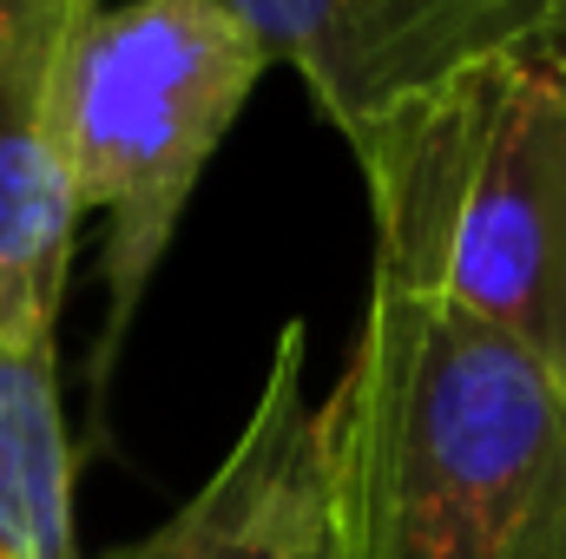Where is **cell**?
<instances>
[{
	"instance_id": "6da1fadb",
	"label": "cell",
	"mask_w": 566,
	"mask_h": 559,
	"mask_svg": "<svg viewBox=\"0 0 566 559\" xmlns=\"http://www.w3.org/2000/svg\"><path fill=\"white\" fill-rule=\"evenodd\" d=\"M343 559H566V382L376 277L336 382Z\"/></svg>"
},
{
	"instance_id": "7a4b0ae2",
	"label": "cell",
	"mask_w": 566,
	"mask_h": 559,
	"mask_svg": "<svg viewBox=\"0 0 566 559\" xmlns=\"http://www.w3.org/2000/svg\"><path fill=\"white\" fill-rule=\"evenodd\" d=\"M554 33L409 93L349 151L376 211V277L501 329L566 382V53Z\"/></svg>"
},
{
	"instance_id": "3957f363",
	"label": "cell",
	"mask_w": 566,
	"mask_h": 559,
	"mask_svg": "<svg viewBox=\"0 0 566 559\" xmlns=\"http://www.w3.org/2000/svg\"><path fill=\"white\" fill-rule=\"evenodd\" d=\"M271 53L224 0H119L86 7L60 60V145L86 211H106V336L93 389L165 264L171 231L211 151L238 126Z\"/></svg>"
},
{
	"instance_id": "277c9868",
	"label": "cell",
	"mask_w": 566,
	"mask_h": 559,
	"mask_svg": "<svg viewBox=\"0 0 566 559\" xmlns=\"http://www.w3.org/2000/svg\"><path fill=\"white\" fill-rule=\"evenodd\" d=\"M343 402H310L303 323H283L258 402L211 481L139 547L113 559H343Z\"/></svg>"
},
{
	"instance_id": "5b68a950",
	"label": "cell",
	"mask_w": 566,
	"mask_h": 559,
	"mask_svg": "<svg viewBox=\"0 0 566 559\" xmlns=\"http://www.w3.org/2000/svg\"><path fill=\"white\" fill-rule=\"evenodd\" d=\"M258 46L296 66L343 139L448 73L560 27V0H224Z\"/></svg>"
},
{
	"instance_id": "8992f818",
	"label": "cell",
	"mask_w": 566,
	"mask_h": 559,
	"mask_svg": "<svg viewBox=\"0 0 566 559\" xmlns=\"http://www.w3.org/2000/svg\"><path fill=\"white\" fill-rule=\"evenodd\" d=\"M86 0H0V342L53 349L80 198L60 145V60Z\"/></svg>"
},
{
	"instance_id": "52a82bcc",
	"label": "cell",
	"mask_w": 566,
	"mask_h": 559,
	"mask_svg": "<svg viewBox=\"0 0 566 559\" xmlns=\"http://www.w3.org/2000/svg\"><path fill=\"white\" fill-rule=\"evenodd\" d=\"M0 559H80L53 349L0 342Z\"/></svg>"
},
{
	"instance_id": "ba28073f",
	"label": "cell",
	"mask_w": 566,
	"mask_h": 559,
	"mask_svg": "<svg viewBox=\"0 0 566 559\" xmlns=\"http://www.w3.org/2000/svg\"><path fill=\"white\" fill-rule=\"evenodd\" d=\"M86 7H99V0H86Z\"/></svg>"
},
{
	"instance_id": "9c48e42d",
	"label": "cell",
	"mask_w": 566,
	"mask_h": 559,
	"mask_svg": "<svg viewBox=\"0 0 566 559\" xmlns=\"http://www.w3.org/2000/svg\"><path fill=\"white\" fill-rule=\"evenodd\" d=\"M560 7H566V0H560Z\"/></svg>"
}]
</instances>
